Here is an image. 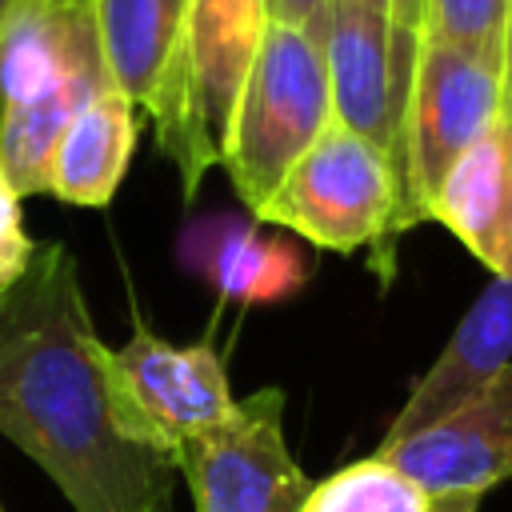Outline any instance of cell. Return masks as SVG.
<instances>
[{
	"label": "cell",
	"mask_w": 512,
	"mask_h": 512,
	"mask_svg": "<svg viewBox=\"0 0 512 512\" xmlns=\"http://www.w3.org/2000/svg\"><path fill=\"white\" fill-rule=\"evenodd\" d=\"M196 512H300L312 492L284 440V392L260 388L176 448Z\"/></svg>",
	"instance_id": "8"
},
{
	"label": "cell",
	"mask_w": 512,
	"mask_h": 512,
	"mask_svg": "<svg viewBox=\"0 0 512 512\" xmlns=\"http://www.w3.org/2000/svg\"><path fill=\"white\" fill-rule=\"evenodd\" d=\"M268 32L264 0H188V84L212 152H224L232 108Z\"/></svg>",
	"instance_id": "14"
},
{
	"label": "cell",
	"mask_w": 512,
	"mask_h": 512,
	"mask_svg": "<svg viewBox=\"0 0 512 512\" xmlns=\"http://www.w3.org/2000/svg\"><path fill=\"white\" fill-rule=\"evenodd\" d=\"M36 256V244L24 228V208L16 188L0 176V300L20 284V276L28 272Z\"/></svg>",
	"instance_id": "18"
},
{
	"label": "cell",
	"mask_w": 512,
	"mask_h": 512,
	"mask_svg": "<svg viewBox=\"0 0 512 512\" xmlns=\"http://www.w3.org/2000/svg\"><path fill=\"white\" fill-rule=\"evenodd\" d=\"M500 116V56L420 40L404 124L400 232L424 224L428 200L448 164Z\"/></svg>",
	"instance_id": "6"
},
{
	"label": "cell",
	"mask_w": 512,
	"mask_h": 512,
	"mask_svg": "<svg viewBox=\"0 0 512 512\" xmlns=\"http://www.w3.org/2000/svg\"><path fill=\"white\" fill-rule=\"evenodd\" d=\"M500 100H504V116L512 120V0H504V28H500Z\"/></svg>",
	"instance_id": "20"
},
{
	"label": "cell",
	"mask_w": 512,
	"mask_h": 512,
	"mask_svg": "<svg viewBox=\"0 0 512 512\" xmlns=\"http://www.w3.org/2000/svg\"><path fill=\"white\" fill-rule=\"evenodd\" d=\"M108 84L88 0H20L0 28V176L44 192L48 156L84 100Z\"/></svg>",
	"instance_id": "2"
},
{
	"label": "cell",
	"mask_w": 512,
	"mask_h": 512,
	"mask_svg": "<svg viewBox=\"0 0 512 512\" xmlns=\"http://www.w3.org/2000/svg\"><path fill=\"white\" fill-rule=\"evenodd\" d=\"M492 276L512 272V120H492L440 176L428 216Z\"/></svg>",
	"instance_id": "11"
},
{
	"label": "cell",
	"mask_w": 512,
	"mask_h": 512,
	"mask_svg": "<svg viewBox=\"0 0 512 512\" xmlns=\"http://www.w3.org/2000/svg\"><path fill=\"white\" fill-rule=\"evenodd\" d=\"M252 220L328 252L376 248V272L388 280L400 240V176L376 144L332 120Z\"/></svg>",
	"instance_id": "4"
},
{
	"label": "cell",
	"mask_w": 512,
	"mask_h": 512,
	"mask_svg": "<svg viewBox=\"0 0 512 512\" xmlns=\"http://www.w3.org/2000/svg\"><path fill=\"white\" fill-rule=\"evenodd\" d=\"M360 4H368V8H380V12H392V0H360Z\"/></svg>",
	"instance_id": "23"
},
{
	"label": "cell",
	"mask_w": 512,
	"mask_h": 512,
	"mask_svg": "<svg viewBox=\"0 0 512 512\" xmlns=\"http://www.w3.org/2000/svg\"><path fill=\"white\" fill-rule=\"evenodd\" d=\"M500 28H504V0H424L420 40H440L500 56Z\"/></svg>",
	"instance_id": "17"
},
{
	"label": "cell",
	"mask_w": 512,
	"mask_h": 512,
	"mask_svg": "<svg viewBox=\"0 0 512 512\" xmlns=\"http://www.w3.org/2000/svg\"><path fill=\"white\" fill-rule=\"evenodd\" d=\"M300 512H428V500L392 464H384L380 456H364L312 484Z\"/></svg>",
	"instance_id": "16"
},
{
	"label": "cell",
	"mask_w": 512,
	"mask_h": 512,
	"mask_svg": "<svg viewBox=\"0 0 512 512\" xmlns=\"http://www.w3.org/2000/svg\"><path fill=\"white\" fill-rule=\"evenodd\" d=\"M0 512H4V508H0Z\"/></svg>",
	"instance_id": "24"
},
{
	"label": "cell",
	"mask_w": 512,
	"mask_h": 512,
	"mask_svg": "<svg viewBox=\"0 0 512 512\" xmlns=\"http://www.w3.org/2000/svg\"><path fill=\"white\" fill-rule=\"evenodd\" d=\"M332 120L376 144L404 184V124L420 36L392 12L360 0H332L320 28Z\"/></svg>",
	"instance_id": "7"
},
{
	"label": "cell",
	"mask_w": 512,
	"mask_h": 512,
	"mask_svg": "<svg viewBox=\"0 0 512 512\" xmlns=\"http://www.w3.org/2000/svg\"><path fill=\"white\" fill-rule=\"evenodd\" d=\"M16 4H20V0H0V28H4V20L12 16V8H16Z\"/></svg>",
	"instance_id": "22"
},
{
	"label": "cell",
	"mask_w": 512,
	"mask_h": 512,
	"mask_svg": "<svg viewBox=\"0 0 512 512\" xmlns=\"http://www.w3.org/2000/svg\"><path fill=\"white\" fill-rule=\"evenodd\" d=\"M328 124L332 92L320 36L268 24L220 152L240 204L256 212Z\"/></svg>",
	"instance_id": "3"
},
{
	"label": "cell",
	"mask_w": 512,
	"mask_h": 512,
	"mask_svg": "<svg viewBox=\"0 0 512 512\" xmlns=\"http://www.w3.org/2000/svg\"><path fill=\"white\" fill-rule=\"evenodd\" d=\"M0 436L52 476L72 512H172L176 460L124 428L64 244L36 248L0 300Z\"/></svg>",
	"instance_id": "1"
},
{
	"label": "cell",
	"mask_w": 512,
	"mask_h": 512,
	"mask_svg": "<svg viewBox=\"0 0 512 512\" xmlns=\"http://www.w3.org/2000/svg\"><path fill=\"white\" fill-rule=\"evenodd\" d=\"M264 8H268V24H284V28L320 36L332 0H264Z\"/></svg>",
	"instance_id": "19"
},
{
	"label": "cell",
	"mask_w": 512,
	"mask_h": 512,
	"mask_svg": "<svg viewBox=\"0 0 512 512\" xmlns=\"http://www.w3.org/2000/svg\"><path fill=\"white\" fill-rule=\"evenodd\" d=\"M108 80L144 108L160 152L180 168L192 200L212 152L188 84V0H88Z\"/></svg>",
	"instance_id": "5"
},
{
	"label": "cell",
	"mask_w": 512,
	"mask_h": 512,
	"mask_svg": "<svg viewBox=\"0 0 512 512\" xmlns=\"http://www.w3.org/2000/svg\"><path fill=\"white\" fill-rule=\"evenodd\" d=\"M372 456L408 476L424 492L428 512H476L512 476V364L432 424L380 440Z\"/></svg>",
	"instance_id": "10"
},
{
	"label": "cell",
	"mask_w": 512,
	"mask_h": 512,
	"mask_svg": "<svg viewBox=\"0 0 512 512\" xmlns=\"http://www.w3.org/2000/svg\"><path fill=\"white\" fill-rule=\"evenodd\" d=\"M132 152H136V108L108 80L64 124L48 156L44 192L76 208H104L116 196Z\"/></svg>",
	"instance_id": "15"
},
{
	"label": "cell",
	"mask_w": 512,
	"mask_h": 512,
	"mask_svg": "<svg viewBox=\"0 0 512 512\" xmlns=\"http://www.w3.org/2000/svg\"><path fill=\"white\" fill-rule=\"evenodd\" d=\"M180 264L208 280L224 300L240 304L288 300L308 280V260L292 240L240 216H212L184 228Z\"/></svg>",
	"instance_id": "13"
},
{
	"label": "cell",
	"mask_w": 512,
	"mask_h": 512,
	"mask_svg": "<svg viewBox=\"0 0 512 512\" xmlns=\"http://www.w3.org/2000/svg\"><path fill=\"white\" fill-rule=\"evenodd\" d=\"M508 364H512V272L492 276V284L476 296V304L464 312L444 352L412 384L384 440H396V436H408L432 424L436 416L456 408L468 392L488 384Z\"/></svg>",
	"instance_id": "12"
},
{
	"label": "cell",
	"mask_w": 512,
	"mask_h": 512,
	"mask_svg": "<svg viewBox=\"0 0 512 512\" xmlns=\"http://www.w3.org/2000/svg\"><path fill=\"white\" fill-rule=\"evenodd\" d=\"M104 376L124 428L172 460L184 440L220 424L236 404L212 344L176 348L148 328L120 348L104 344Z\"/></svg>",
	"instance_id": "9"
},
{
	"label": "cell",
	"mask_w": 512,
	"mask_h": 512,
	"mask_svg": "<svg viewBox=\"0 0 512 512\" xmlns=\"http://www.w3.org/2000/svg\"><path fill=\"white\" fill-rule=\"evenodd\" d=\"M392 16L400 24H408L416 36H420V24H424V0H392Z\"/></svg>",
	"instance_id": "21"
}]
</instances>
